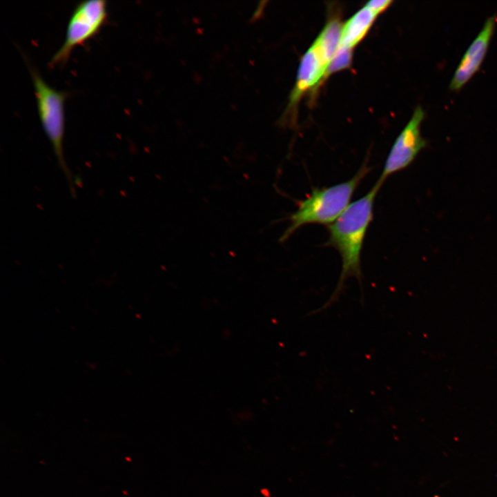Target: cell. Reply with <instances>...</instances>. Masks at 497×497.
I'll return each mask as SVG.
<instances>
[{"mask_svg":"<svg viewBox=\"0 0 497 497\" xmlns=\"http://www.w3.org/2000/svg\"><path fill=\"white\" fill-rule=\"evenodd\" d=\"M382 184L377 180L367 194L350 204L338 218L328 226L329 237L325 246H331L339 253L342 260L341 273L331 297L310 315L326 310L336 302L348 278L355 277L362 286L361 252L373 220L375 199Z\"/></svg>","mask_w":497,"mask_h":497,"instance_id":"1","label":"cell"},{"mask_svg":"<svg viewBox=\"0 0 497 497\" xmlns=\"http://www.w3.org/2000/svg\"><path fill=\"white\" fill-rule=\"evenodd\" d=\"M370 168L365 162L349 180L331 186L315 188L302 200L289 217V225L280 237L287 240L297 230L309 224L330 225L350 205L357 188L367 176Z\"/></svg>","mask_w":497,"mask_h":497,"instance_id":"2","label":"cell"},{"mask_svg":"<svg viewBox=\"0 0 497 497\" xmlns=\"http://www.w3.org/2000/svg\"><path fill=\"white\" fill-rule=\"evenodd\" d=\"M32 79L35 94L40 121L43 129L50 140L57 161L64 174L71 195L75 197V182L68 168L63 151V140L65 128L64 104L68 92L58 90L49 86L37 70L26 58Z\"/></svg>","mask_w":497,"mask_h":497,"instance_id":"3","label":"cell"},{"mask_svg":"<svg viewBox=\"0 0 497 497\" xmlns=\"http://www.w3.org/2000/svg\"><path fill=\"white\" fill-rule=\"evenodd\" d=\"M333 56L317 39L314 40L301 58L286 108L279 120L281 124L294 125L300 101L305 94L310 91L314 92L324 81L327 69Z\"/></svg>","mask_w":497,"mask_h":497,"instance_id":"4","label":"cell"},{"mask_svg":"<svg viewBox=\"0 0 497 497\" xmlns=\"http://www.w3.org/2000/svg\"><path fill=\"white\" fill-rule=\"evenodd\" d=\"M106 3L105 0H85L76 5L68 22L65 39L50 59V66L66 64L76 46L99 33L108 19Z\"/></svg>","mask_w":497,"mask_h":497,"instance_id":"5","label":"cell"},{"mask_svg":"<svg viewBox=\"0 0 497 497\" xmlns=\"http://www.w3.org/2000/svg\"><path fill=\"white\" fill-rule=\"evenodd\" d=\"M425 117V110L421 106H417L410 119L396 139L378 179L379 182L383 184L389 176L407 168L426 146V141L420 132Z\"/></svg>","mask_w":497,"mask_h":497,"instance_id":"6","label":"cell"},{"mask_svg":"<svg viewBox=\"0 0 497 497\" xmlns=\"http://www.w3.org/2000/svg\"><path fill=\"white\" fill-rule=\"evenodd\" d=\"M496 23V14L487 18L454 71L449 85L451 91L461 90L480 70L494 34Z\"/></svg>","mask_w":497,"mask_h":497,"instance_id":"7","label":"cell"},{"mask_svg":"<svg viewBox=\"0 0 497 497\" xmlns=\"http://www.w3.org/2000/svg\"><path fill=\"white\" fill-rule=\"evenodd\" d=\"M379 14L367 3L343 23L339 48H353L364 38Z\"/></svg>","mask_w":497,"mask_h":497,"instance_id":"8","label":"cell"},{"mask_svg":"<svg viewBox=\"0 0 497 497\" xmlns=\"http://www.w3.org/2000/svg\"><path fill=\"white\" fill-rule=\"evenodd\" d=\"M353 59V50L339 48L330 61L326 72V78L333 73L341 71L350 67Z\"/></svg>","mask_w":497,"mask_h":497,"instance_id":"9","label":"cell"},{"mask_svg":"<svg viewBox=\"0 0 497 497\" xmlns=\"http://www.w3.org/2000/svg\"><path fill=\"white\" fill-rule=\"evenodd\" d=\"M392 2L393 1L389 0H374L369 1L367 3L380 14L385 11L391 6Z\"/></svg>","mask_w":497,"mask_h":497,"instance_id":"10","label":"cell"}]
</instances>
